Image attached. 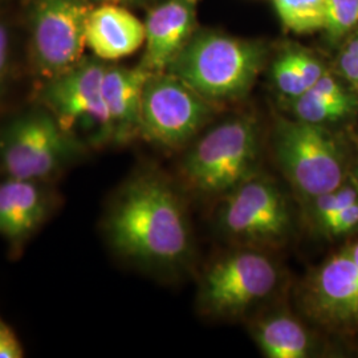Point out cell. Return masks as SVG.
Masks as SVG:
<instances>
[{"label": "cell", "instance_id": "obj_11", "mask_svg": "<svg viewBox=\"0 0 358 358\" xmlns=\"http://www.w3.org/2000/svg\"><path fill=\"white\" fill-rule=\"evenodd\" d=\"M87 0H35L31 19V56L38 76L50 81L84 59Z\"/></svg>", "mask_w": 358, "mask_h": 358}, {"label": "cell", "instance_id": "obj_20", "mask_svg": "<svg viewBox=\"0 0 358 358\" xmlns=\"http://www.w3.org/2000/svg\"><path fill=\"white\" fill-rule=\"evenodd\" d=\"M358 26V0H327L322 29L331 41H338Z\"/></svg>", "mask_w": 358, "mask_h": 358}, {"label": "cell", "instance_id": "obj_19", "mask_svg": "<svg viewBox=\"0 0 358 358\" xmlns=\"http://www.w3.org/2000/svg\"><path fill=\"white\" fill-rule=\"evenodd\" d=\"M273 3L285 29L294 34L322 29L327 0H273Z\"/></svg>", "mask_w": 358, "mask_h": 358}, {"label": "cell", "instance_id": "obj_8", "mask_svg": "<svg viewBox=\"0 0 358 358\" xmlns=\"http://www.w3.org/2000/svg\"><path fill=\"white\" fill-rule=\"evenodd\" d=\"M308 320L340 336L358 333V241L334 251L312 269L297 291Z\"/></svg>", "mask_w": 358, "mask_h": 358}, {"label": "cell", "instance_id": "obj_2", "mask_svg": "<svg viewBox=\"0 0 358 358\" xmlns=\"http://www.w3.org/2000/svg\"><path fill=\"white\" fill-rule=\"evenodd\" d=\"M266 48L217 32L194 34L165 72L180 78L208 103L235 101L252 88L266 63Z\"/></svg>", "mask_w": 358, "mask_h": 358}, {"label": "cell", "instance_id": "obj_3", "mask_svg": "<svg viewBox=\"0 0 358 358\" xmlns=\"http://www.w3.org/2000/svg\"><path fill=\"white\" fill-rule=\"evenodd\" d=\"M260 129L254 117L230 118L207 131L182 159L187 187L205 196L222 198L257 173Z\"/></svg>", "mask_w": 358, "mask_h": 358}, {"label": "cell", "instance_id": "obj_13", "mask_svg": "<svg viewBox=\"0 0 358 358\" xmlns=\"http://www.w3.org/2000/svg\"><path fill=\"white\" fill-rule=\"evenodd\" d=\"M52 208V194L40 182L7 178L0 183V236L20 252L51 217Z\"/></svg>", "mask_w": 358, "mask_h": 358}, {"label": "cell", "instance_id": "obj_1", "mask_svg": "<svg viewBox=\"0 0 358 358\" xmlns=\"http://www.w3.org/2000/svg\"><path fill=\"white\" fill-rule=\"evenodd\" d=\"M103 229L115 252L141 267L174 271L192 256V229L183 201L154 171L133 176L118 190Z\"/></svg>", "mask_w": 358, "mask_h": 358}, {"label": "cell", "instance_id": "obj_25", "mask_svg": "<svg viewBox=\"0 0 358 358\" xmlns=\"http://www.w3.org/2000/svg\"><path fill=\"white\" fill-rule=\"evenodd\" d=\"M8 52H10V38L8 31L6 27L0 24V81L6 73L7 62H8Z\"/></svg>", "mask_w": 358, "mask_h": 358}, {"label": "cell", "instance_id": "obj_14", "mask_svg": "<svg viewBox=\"0 0 358 358\" xmlns=\"http://www.w3.org/2000/svg\"><path fill=\"white\" fill-rule=\"evenodd\" d=\"M145 23L117 3L92 7L85 23V43L100 60L128 57L145 44Z\"/></svg>", "mask_w": 358, "mask_h": 358}, {"label": "cell", "instance_id": "obj_15", "mask_svg": "<svg viewBox=\"0 0 358 358\" xmlns=\"http://www.w3.org/2000/svg\"><path fill=\"white\" fill-rule=\"evenodd\" d=\"M152 73L142 65L106 66L103 101L110 118L112 141L115 143H128L140 136L142 92Z\"/></svg>", "mask_w": 358, "mask_h": 358}, {"label": "cell", "instance_id": "obj_10", "mask_svg": "<svg viewBox=\"0 0 358 358\" xmlns=\"http://www.w3.org/2000/svg\"><path fill=\"white\" fill-rule=\"evenodd\" d=\"M213 115L208 103L169 72L152 73L142 92L140 136L166 149L187 145Z\"/></svg>", "mask_w": 358, "mask_h": 358}, {"label": "cell", "instance_id": "obj_16", "mask_svg": "<svg viewBox=\"0 0 358 358\" xmlns=\"http://www.w3.org/2000/svg\"><path fill=\"white\" fill-rule=\"evenodd\" d=\"M251 334L267 358H308L316 349L307 327L287 310L260 317L252 324Z\"/></svg>", "mask_w": 358, "mask_h": 358}, {"label": "cell", "instance_id": "obj_27", "mask_svg": "<svg viewBox=\"0 0 358 358\" xmlns=\"http://www.w3.org/2000/svg\"><path fill=\"white\" fill-rule=\"evenodd\" d=\"M352 174H353V177H355V179L357 180L358 183V157H357V161H356V165H355V167H353V170H352Z\"/></svg>", "mask_w": 358, "mask_h": 358}, {"label": "cell", "instance_id": "obj_12", "mask_svg": "<svg viewBox=\"0 0 358 358\" xmlns=\"http://www.w3.org/2000/svg\"><path fill=\"white\" fill-rule=\"evenodd\" d=\"M199 0H166L145 20V53L141 63L148 71L165 72L194 35Z\"/></svg>", "mask_w": 358, "mask_h": 358}, {"label": "cell", "instance_id": "obj_22", "mask_svg": "<svg viewBox=\"0 0 358 358\" xmlns=\"http://www.w3.org/2000/svg\"><path fill=\"white\" fill-rule=\"evenodd\" d=\"M358 232V201L327 222L317 234L327 239H340Z\"/></svg>", "mask_w": 358, "mask_h": 358}, {"label": "cell", "instance_id": "obj_17", "mask_svg": "<svg viewBox=\"0 0 358 358\" xmlns=\"http://www.w3.org/2000/svg\"><path fill=\"white\" fill-rule=\"evenodd\" d=\"M291 109L296 120L328 125L355 115L358 99L327 71L306 93L291 101Z\"/></svg>", "mask_w": 358, "mask_h": 358}, {"label": "cell", "instance_id": "obj_24", "mask_svg": "<svg viewBox=\"0 0 358 358\" xmlns=\"http://www.w3.org/2000/svg\"><path fill=\"white\" fill-rule=\"evenodd\" d=\"M24 350L13 328L0 317V358H22Z\"/></svg>", "mask_w": 358, "mask_h": 358}, {"label": "cell", "instance_id": "obj_26", "mask_svg": "<svg viewBox=\"0 0 358 358\" xmlns=\"http://www.w3.org/2000/svg\"><path fill=\"white\" fill-rule=\"evenodd\" d=\"M99 1H103V3H124V4H143L149 0H99Z\"/></svg>", "mask_w": 358, "mask_h": 358}, {"label": "cell", "instance_id": "obj_23", "mask_svg": "<svg viewBox=\"0 0 358 358\" xmlns=\"http://www.w3.org/2000/svg\"><path fill=\"white\" fill-rule=\"evenodd\" d=\"M336 72L348 83L358 87V32L349 38L336 59Z\"/></svg>", "mask_w": 358, "mask_h": 358}, {"label": "cell", "instance_id": "obj_9", "mask_svg": "<svg viewBox=\"0 0 358 358\" xmlns=\"http://www.w3.org/2000/svg\"><path fill=\"white\" fill-rule=\"evenodd\" d=\"M106 65L83 59L76 66L47 81L41 101L66 134L80 142L100 145L112 141L110 118L103 101Z\"/></svg>", "mask_w": 358, "mask_h": 358}, {"label": "cell", "instance_id": "obj_7", "mask_svg": "<svg viewBox=\"0 0 358 358\" xmlns=\"http://www.w3.org/2000/svg\"><path fill=\"white\" fill-rule=\"evenodd\" d=\"M81 152L48 110L20 115L0 131V165L8 178H51Z\"/></svg>", "mask_w": 358, "mask_h": 358}, {"label": "cell", "instance_id": "obj_21", "mask_svg": "<svg viewBox=\"0 0 358 358\" xmlns=\"http://www.w3.org/2000/svg\"><path fill=\"white\" fill-rule=\"evenodd\" d=\"M271 80L279 93L291 101L309 90L294 65L289 50L282 52L273 60L271 65Z\"/></svg>", "mask_w": 358, "mask_h": 358}, {"label": "cell", "instance_id": "obj_18", "mask_svg": "<svg viewBox=\"0 0 358 358\" xmlns=\"http://www.w3.org/2000/svg\"><path fill=\"white\" fill-rule=\"evenodd\" d=\"M356 201H358V183L350 173L340 187L303 202V205L306 207V217L309 226L317 232L327 222Z\"/></svg>", "mask_w": 358, "mask_h": 358}, {"label": "cell", "instance_id": "obj_28", "mask_svg": "<svg viewBox=\"0 0 358 358\" xmlns=\"http://www.w3.org/2000/svg\"><path fill=\"white\" fill-rule=\"evenodd\" d=\"M355 90H357V92H358V87H356V88H355Z\"/></svg>", "mask_w": 358, "mask_h": 358}, {"label": "cell", "instance_id": "obj_5", "mask_svg": "<svg viewBox=\"0 0 358 358\" xmlns=\"http://www.w3.org/2000/svg\"><path fill=\"white\" fill-rule=\"evenodd\" d=\"M279 282L280 271L266 252L252 247L234 250L206 269L196 306L206 317L235 320L268 299Z\"/></svg>", "mask_w": 358, "mask_h": 358}, {"label": "cell", "instance_id": "obj_4", "mask_svg": "<svg viewBox=\"0 0 358 358\" xmlns=\"http://www.w3.org/2000/svg\"><path fill=\"white\" fill-rule=\"evenodd\" d=\"M272 153L301 202L336 190L352 173L343 142L325 125L279 121L272 136Z\"/></svg>", "mask_w": 358, "mask_h": 358}, {"label": "cell", "instance_id": "obj_6", "mask_svg": "<svg viewBox=\"0 0 358 358\" xmlns=\"http://www.w3.org/2000/svg\"><path fill=\"white\" fill-rule=\"evenodd\" d=\"M220 231L243 247H279L294 230L292 208L282 189L259 173L220 198Z\"/></svg>", "mask_w": 358, "mask_h": 358}]
</instances>
